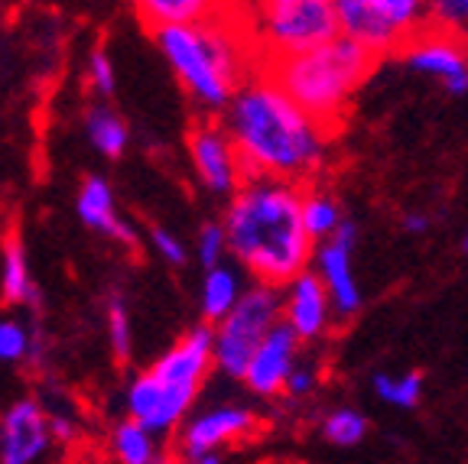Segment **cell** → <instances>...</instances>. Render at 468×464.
I'll return each instance as SVG.
<instances>
[{
  "label": "cell",
  "instance_id": "cell-1",
  "mask_svg": "<svg viewBox=\"0 0 468 464\" xmlns=\"http://www.w3.org/2000/svg\"><path fill=\"white\" fill-rule=\"evenodd\" d=\"M244 182L280 179L303 185L325 166L332 133L306 114L263 75L250 79L231 98L225 114Z\"/></svg>",
  "mask_w": 468,
  "mask_h": 464
},
{
  "label": "cell",
  "instance_id": "cell-2",
  "mask_svg": "<svg viewBox=\"0 0 468 464\" xmlns=\"http://www.w3.org/2000/svg\"><path fill=\"white\" fill-rule=\"evenodd\" d=\"M225 237L241 267L263 286H290L315 257L303 227V189L280 179H250L231 195Z\"/></svg>",
  "mask_w": 468,
  "mask_h": 464
},
{
  "label": "cell",
  "instance_id": "cell-3",
  "mask_svg": "<svg viewBox=\"0 0 468 464\" xmlns=\"http://www.w3.org/2000/svg\"><path fill=\"white\" fill-rule=\"evenodd\" d=\"M374 66L378 58L371 52L338 37L335 43H325L313 52L263 58L257 62V75L273 81L292 104H300L313 121H319L332 133V127L342 123L355 91L374 72Z\"/></svg>",
  "mask_w": 468,
  "mask_h": 464
},
{
  "label": "cell",
  "instance_id": "cell-4",
  "mask_svg": "<svg viewBox=\"0 0 468 464\" xmlns=\"http://www.w3.org/2000/svg\"><path fill=\"white\" fill-rule=\"evenodd\" d=\"M250 39L257 62L313 52L342 37L338 10L332 0H271L254 10Z\"/></svg>",
  "mask_w": 468,
  "mask_h": 464
},
{
  "label": "cell",
  "instance_id": "cell-5",
  "mask_svg": "<svg viewBox=\"0 0 468 464\" xmlns=\"http://www.w3.org/2000/svg\"><path fill=\"white\" fill-rule=\"evenodd\" d=\"M342 37L374 58L403 52V46L430 26V4L420 0H335Z\"/></svg>",
  "mask_w": 468,
  "mask_h": 464
},
{
  "label": "cell",
  "instance_id": "cell-6",
  "mask_svg": "<svg viewBox=\"0 0 468 464\" xmlns=\"http://www.w3.org/2000/svg\"><path fill=\"white\" fill-rule=\"evenodd\" d=\"M283 322V296L273 286H250L231 315L215 328V364L228 377H244L257 348Z\"/></svg>",
  "mask_w": 468,
  "mask_h": 464
},
{
  "label": "cell",
  "instance_id": "cell-7",
  "mask_svg": "<svg viewBox=\"0 0 468 464\" xmlns=\"http://www.w3.org/2000/svg\"><path fill=\"white\" fill-rule=\"evenodd\" d=\"M156 43L163 46L166 58L173 62L176 75L183 79V85L192 95L208 108H225L228 98H234V91L225 85V79L215 69L208 46L198 26H166L156 29Z\"/></svg>",
  "mask_w": 468,
  "mask_h": 464
},
{
  "label": "cell",
  "instance_id": "cell-8",
  "mask_svg": "<svg viewBox=\"0 0 468 464\" xmlns=\"http://www.w3.org/2000/svg\"><path fill=\"white\" fill-rule=\"evenodd\" d=\"M400 56L413 72L436 79L449 95H465L468 91V49L462 33L430 23L420 37H413L403 46Z\"/></svg>",
  "mask_w": 468,
  "mask_h": 464
},
{
  "label": "cell",
  "instance_id": "cell-9",
  "mask_svg": "<svg viewBox=\"0 0 468 464\" xmlns=\"http://www.w3.org/2000/svg\"><path fill=\"white\" fill-rule=\"evenodd\" d=\"M358 240V227L345 221L335 231V237L315 247V276L322 279L325 292H329L332 305H335V319H351L361 309V286L351 269V247Z\"/></svg>",
  "mask_w": 468,
  "mask_h": 464
},
{
  "label": "cell",
  "instance_id": "cell-10",
  "mask_svg": "<svg viewBox=\"0 0 468 464\" xmlns=\"http://www.w3.org/2000/svg\"><path fill=\"white\" fill-rule=\"evenodd\" d=\"M189 153L192 163H196L198 179L205 182V189L228 195V192H238L244 185L241 160H238V150H234L231 137H228L221 127L215 123H198L189 131Z\"/></svg>",
  "mask_w": 468,
  "mask_h": 464
},
{
  "label": "cell",
  "instance_id": "cell-11",
  "mask_svg": "<svg viewBox=\"0 0 468 464\" xmlns=\"http://www.w3.org/2000/svg\"><path fill=\"white\" fill-rule=\"evenodd\" d=\"M335 319V305H332L329 292L315 276V269H306L296 276L283 292V325L292 328V334L300 342H315L332 328Z\"/></svg>",
  "mask_w": 468,
  "mask_h": 464
},
{
  "label": "cell",
  "instance_id": "cell-12",
  "mask_svg": "<svg viewBox=\"0 0 468 464\" xmlns=\"http://www.w3.org/2000/svg\"><path fill=\"white\" fill-rule=\"evenodd\" d=\"M300 344L303 342L283 322L267 334V342L257 348L254 361H250L248 374H244V380H248V386L257 396H280V393H286L292 370L300 367Z\"/></svg>",
  "mask_w": 468,
  "mask_h": 464
},
{
  "label": "cell",
  "instance_id": "cell-13",
  "mask_svg": "<svg viewBox=\"0 0 468 464\" xmlns=\"http://www.w3.org/2000/svg\"><path fill=\"white\" fill-rule=\"evenodd\" d=\"M261 422L250 409L241 406H221L212 413L198 416L189 428L183 432V458L186 461H196L202 455H215V448L228 442H241V438L254 436Z\"/></svg>",
  "mask_w": 468,
  "mask_h": 464
},
{
  "label": "cell",
  "instance_id": "cell-14",
  "mask_svg": "<svg viewBox=\"0 0 468 464\" xmlns=\"http://www.w3.org/2000/svg\"><path fill=\"white\" fill-rule=\"evenodd\" d=\"M49 442V426L37 403H16L0 426V464H29Z\"/></svg>",
  "mask_w": 468,
  "mask_h": 464
},
{
  "label": "cell",
  "instance_id": "cell-15",
  "mask_svg": "<svg viewBox=\"0 0 468 464\" xmlns=\"http://www.w3.org/2000/svg\"><path fill=\"white\" fill-rule=\"evenodd\" d=\"M79 215L85 225L98 227V231L111 234V237L124 240V244H137L131 227H124L121 221L114 218V208H111V189L104 185L101 179H88L81 185V195H79Z\"/></svg>",
  "mask_w": 468,
  "mask_h": 464
},
{
  "label": "cell",
  "instance_id": "cell-16",
  "mask_svg": "<svg viewBox=\"0 0 468 464\" xmlns=\"http://www.w3.org/2000/svg\"><path fill=\"white\" fill-rule=\"evenodd\" d=\"M342 225H345V215L338 198L332 192L319 189V185H313V189L306 185L303 189V227L313 237V244L319 247L325 240H332Z\"/></svg>",
  "mask_w": 468,
  "mask_h": 464
},
{
  "label": "cell",
  "instance_id": "cell-17",
  "mask_svg": "<svg viewBox=\"0 0 468 464\" xmlns=\"http://www.w3.org/2000/svg\"><path fill=\"white\" fill-rule=\"evenodd\" d=\"M212 4H202V0H146L137 7V14L156 33L166 26H198L212 16Z\"/></svg>",
  "mask_w": 468,
  "mask_h": 464
},
{
  "label": "cell",
  "instance_id": "cell-18",
  "mask_svg": "<svg viewBox=\"0 0 468 464\" xmlns=\"http://www.w3.org/2000/svg\"><path fill=\"white\" fill-rule=\"evenodd\" d=\"M244 292L238 290V276L231 269L218 267V269H208L205 276V290H202V312L208 322L221 325V322L231 315V309L241 302Z\"/></svg>",
  "mask_w": 468,
  "mask_h": 464
},
{
  "label": "cell",
  "instance_id": "cell-19",
  "mask_svg": "<svg viewBox=\"0 0 468 464\" xmlns=\"http://www.w3.org/2000/svg\"><path fill=\"white\" fill-rule=\"evenodd\" d=\"M374 393L397 409H417L420 399H423V377L413 374V370L410 374H378L374 377Z\"/></svg>",
  "mask_w": 468,
  "mask_h": 464
},
{
  "label": "cell",
  "instance_id": "cell-20",
  "mask_svg": "<svg viewBox=\"0 0 468 464\" xmlns=\"http://www.w3.org/2000/svg\"><path fill=\"white\" fill-rule=\"evenodd\" d=\"M4 299L7 302L39 305V292L29 283L27 260H23V250L16 240H7V254H4Z\"/></svg>",
  "mask_w": 468,
  "mask_h": 464
},
{
  "label": "cell",
  "instance_id": "cell-21",
  "mask_svg": "<svg viewBox=\"0 0 468 464\" xmlns=\"http://www.w3.org/2000/svg\"><path fill=\"white\" fill-rule=\"evenodd\" d=\"M322 436L329 438L332 445L351 448V445H358L361 438L367 436V419L351 406L332 409V413L322 419Z\"/></svg>",
  "mask_w": 468,
  "mask_h": 464
},
{
  "label": "cell",
  "instance_id": "cell-22",
  "mask_svg": "<svg viewBox=\"0 0 468 464\" xmlns=\"http://www.w3.org/2000/svg\"><path fill=\"white\" fill-rule=\"evenodd\" d=\"M114 448L124 464H160L154 455V445H150V436H146V428L140 422H124L117 428Z\"/></svg>",
  "mask_w": 468,
  "mask_h": 464
},
{
  "label": "cell",
  "instance_id": "cell-23",
  "mask_svg": "<svg viewBox=\"0 0 468 464\" xmlns=\"http://www.w3.org/2000/svg\"><path fill=\"white\" fill-rule=\"evenodd\" d=\"M88 133H91L98 150H104L108 156H121V150L127 143L124 123L117 121L111 111H91L88 114Z\"/></svg>",
  "mask_w": 468,
  "mask_h": 464
},
{
  "label": "cell",
  "instance_id": "cell-24",
  "mask_svg": "<svg viewBox=\"0 0 468 464\" xmlns=\"http://www.w3.org/2000/svg\"><path fill=\"white\" fill-rule=\"evenodd\" d=\"M160 396H163V390H160V384H156L154 374H146V377H140L137 384H133L131 413L137 416L140 426H146V422L156 416V409H160Z\"/></svg>",
  "mask_w": 468,
  "mask_h": 464
},
{
  "label": "cell",
  "instance_id": "cell-25",
  "mask_svg": "<svg viewBox=\"0 0 468 464\" xmlns=\"http://www.w3.org/2000/svg\"><path fill=\"white\" fill-rule=\"evenodd\" d=\"M228 250V237H225V227L218 225H205L202 237H198V257L208 269H218L221 254Z\"/></svg>",
  "mask_w": 468,
  "mask_h": 464
},
{
  "label": "cell",
  "instance_id": "cell-26",
  "mask_svg": "<svg viewBox=\"0 0 468 464\" xmlns=\"http://www.w3.org/2000/svg\"><path fill=\"white\" fill-rule=\"evenodd\" d=\"M111 344H114L117 361H127V354H131V332H127V312L121 299H111Z\"/></svg>",
  "mask_w": 468,
  "mask_h": 464
},
{
  "label": "cell",
  "instance_id": "cell-27",
  "mask_svg": "<svg viewBox=\"0 0 468 464\" xmlns=\"http://www.w3.org/2000/svg\"><path fill=\"white\" fill-rule=\"evenodd\" d=\"M29 348L27 334H23L20 325H10V322H4L0 325V357L4 361H16V357H23Z\"/></svg>",
  "mask_w": 468,
  "mask_h": 464
},
{
  "label": "cell",
  "instance_id": "cell-28",
  "mask_svg": "<svg viewBox=\"0 0 468 464\" xmlns=\"http://www.w3.org/2000/svg\"><path fill=\"white\" fill-rule=\"evenodd\" d=\"M315 390V370H309V367H296L292 370V377H290V384H286V396H309V393Z\"/></svg>",
  "mask_w": 468,
  "mask_h": 464
},
{
  "label": "cell",
  "instance_id": "cell-29",
  "mask_svg": "<svg viewBox=\"0 0 468 464\" xmlns=\"http://www.w3.org/2000/svg\"><path fill=\"white\" fill-rule=\"evenodd\" d=\"M91 79H95L101 95H111V91H114V75H111V62L104 58V52H95V56H91Z\"/></svg>",
  "mask_w": 468,
  "mask_h": 464
},
{
  "label": "cell",
  "instance_id": "cell-30",
  "mask_svg": "<svg viewBox=\"0 0 468 464\" xmlns=\"http://www.w3.org/2000/svg\"><path fill=\"white\" fill-rule=\"evenodd\" d=\"M154 244H156V250H160L163 257H166L169 263H183L186 260V250H183V244L173 237V234H166L163 227H156L154 231Z\"/></svg>",
  "mask_w": 468,
  "mask_h": 464
},
{
  "label": "cell",
  "instance_id": "cell-31",
  "mask_svg": "<svg viewBox=\"0 0 468 464\" xmlns=\"http://www.w3.org/2000/svg\"><path fill=\"white\" fill-rule=\"evenodd\" d=\"M403 231L426 234V231H430V215H423V211H413V215H407V218H403Z\"/></svg>",
  "mask_w": 468,
  "mask_h": 464
},
{
  "label": "cell",
  "instance_id": "cell-32",
  "mask_svg": "<svg viewBox=\"0 0 468 464\" xmlns=\"http://www.w3.org/2000/svg\"><path fill=\"white\" fill-rule=\"evenodd\" d=\"M49 432L58 438V442H72V438H75V426L69 419H52L49 422Z\"/></svg>",
  "mask_w": 468,
  "mask_h": 464
},
{
  "label": "cell",
  "instance_id": "cell-33",
  "mask_svg": "<svg viewBox=\"0 0 468 464\" xmlns=\"http://www.w3.org/2000/svg\"><path fill=\"white\" fill-rule=\"evenodd\" d=\"M462 37H468V0H465V26H462Z\"/></svg>",
  "mask_w": 468,
  "mask_h": 464
},
{
  "label": "cell",
  "instance_id": "cell-34",
  "mask_svg": "<svg viewBox=\"0 0 468 464\" xmlns=\"http://www.w3.org/2000/svg\"><path fill=\"white\" fill-rule=\"evenodd\" d=\"M462 247H465V250H468V234H465V240H462Z\"/></svg>",
  "mask_w": 468,
  "mask_h": 464
},
{
  "label": "cell",
  "instance_id": "cell-35",
  "mask_svg": "<svg viewBox=\"0 0 468 464\" xmlns=\"http://www.w3.org/2000/svg\"><path fill=\"white\" fill-rule=\"evenodd\" d=\"M183 464H198V461H183Z\"/></svg>",
  "mask_w": 468,
  "mask_h": 464
}]
</instances>
